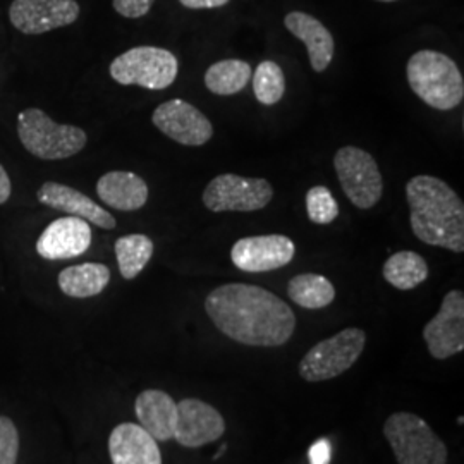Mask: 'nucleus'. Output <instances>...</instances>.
I'll return each instance as SVG.
<instances>
[{"instance_id": "obj_9", "label": "nucleus", "mask_w": 464, "mask_h": 464, "mask_svg": "<svg viewBox=\"0 0 464 464\" xmlns=\"http://www.w3.org/2000/svg\"><path fill=\"white\" fill-rule=\"evenodd\" d=\"M274 198L272 184L260 178L220 174L203 191V203L210 212H256Z\"/></svg>"}, {"instance_id": "obj_31", "label": "nucleus", "mask_w": 464, "mask_h": 464, "mask_svg": "<svg viewBox=\"0 0 464 464\" xmlns=\"http://www.w3.org/2000/svg\"><path fill=\"white\" fill-rule=\"evenodd\" d=\"M188 9H217L229 4V0H179Z\"/></svg>"}, {"instance_id": "obj_25", "label": "nucleus", "mask_w": 464, "mask_h": 464, "mask_svg": "<svg viewBox=\"0 0 464 464\" xmlns=\"http://www.w3.org/2000/svg\"><path fill=\"white\" fill-rule=\"evenodd\" d=\"M153 255V241L145 234H128L116 241L119 272L124 279L131 281L147 266Z\"/></svg>"}, {"instance_id": "obj_13", "label": "nucleus", "mask_w": 464, "mask_h": 464, "mask_svg": "<svg viewBox=\"0 0 464 464\" xmlns=\"http://www.w3.org/2000/svg\"><path fill=\"white\" fill-rule=\"evenodd\" d=\"M80 16L76 0H14L9 17L21 34H42L69 26Z\"/></svg>"}, {"instance_id": "obj_30", "label": "nucleus", "mask_w": 464, "mask_h": 464, "mask_svg": "<svg viewBox=\"0 0 464 464\" xmlns=\"http://www.w3.org/2000/svg\"><path fill=\"white\" fill-rule=\"evenodd\" d=\"M308 458L310 464H329L332 459L331 440L327 439H320L308 450Z\"/></svg>"}, {"instance_id": "obj_17", "label": "nucleus", "mask_w": 464, "mask_h": 464, "mask_svg": "<svg viewBox=\"0 0 464 464\" xmlns=\"http://www.w3.org/2000/svg\"><path fill=\"white\" fill-rule=\"evenodd\" d=\"M112 464H162L157 440L136 423H121L109 437Z\"/></svg>"}, {"instance_id": "obj_18", "label": "nucleus", "mask_w": 464, "mask_h": 464, "mask_svg": "<svg viewBox=\"0 0 464 464\" xmlns=\"http://www.w3.org/2000/svg\"><path fill=\"white\" fill-rule=\"evenodd\" d=\"M287 32L301 40L310 55V64L315 72H324L331 66L335 44L331 32L312 14L293 11L284 17Z\"/></svg>"}, {"instance_id": "obj_4", "label": "nucleus", "mask_w": 464, "mask_h": 464, "mask_svg": "<svg viewBox=\"0 0 464 464\" xmlns=\"http://www.w3.org/2000/svg\"><path fill=\"white\" fill-rule=\"evenodd\" d=\"M17 134L23 147L44 160L69 159L88 141L82 128L57 124L40 109H26L17 116Z\"/></svg>"}, {"instance_id": "obj_11", "label": "nucleus", "mask_w": 464, "mask_h": 464, "mask_svg": "<svg viewBox=\"0 0 464 464\" xmlns=\"http://www.w3.org/2000/svg\"><path fill=\"white\" fill-rule=\"evenodd\" d=\"M423 339L435 360H448L464 349L463 291H449L439 314L423 329Z\"/></svg>"}, {"instance_id": "obj_19", "label": "nucleus", "mask_w": 464, "mask_h": 464, "mask_svg": "<svg viewBox=\"0 0 464 464\" xmlns=\"http://www.w3.org/2000/svg\"><path fill=\"white\" fill-rule=\"evenodd\" d=\"M140 427L149 431L155 440L166 442L174 437L178 421V402L164 391H143L134 402Z\"/></svg>"}, {"instance_id": "obj_15", "label": "nucleus", "mask_w": 464, "mask_h": 464, "mask_svg": "<svg viewBox=\"0 0 464 464\" xmlns=\"http://www.w3.org/2000/svg\"><path fill=\"white\" fill-rule=\"evenodd\" d=\"M92 245V227L80 217H63L50 224L36 241V251L45 260H67L83 255Z\"/></svg>"}, {"instance_id": "obj_26", "label": "nucleus", "mask_w": 464, "mask_h": 464, "mask_svg": "<svg viewBox=\"0 0 464 464\" xmlns=\"http://www.w3.org/2000/svg\"><path fill=\"white\" fill-rule=\"evenodd\" d=\"M253 92L262 105H276L285 93V78L281 66L274 61H264L253 72Z\"/></svg>"}, {"instance_id": "obj_6", "label": "nucleus", "mask_w": 464, "mask_h": 464, "mask_svg": "<svg viewBox=\"0 0 464 464\" xmlns=\"http://www.w3.org/2000/svg\"><path fill=\"white\" fill-rule=\"evenodd\" d=\"M179 72L178 57L160 47H134L116 57L111 76L119 84H136L147 90H166Z\"/></svg>"}, {"instance_id": "obj_2", "label": "nucleus", "mask_w": 464, "mask_h": 464, "mask_svg": "<svg viewBox=\"0 0 464 464\" xmlns=\"http://www.w3.org/2000/svg\"><path fill=\"white\" fill-rule=\"evenodd\" d=\"M413 234L430 246L464 251V205L458 193L439 178L415 176L406 184Z\"/></svg>"}, {"instance_id": "obj_1", "label": "nucleus", "mask_w": 464, "mask_h": 464, "mask_svg": "<svg viewBox=\"0 0 464 464\" xmlns=\"http://www.w3.org/2000/svg\"><path fill=\"white\" fill-rule=\"evenodd\" d=\"M205 312L232 341L258 348H279L296 329L291 306L274 293L251 284H224L205 299Z\"/></svg>"}, {"instance_id": "obj_28", "label": "nucleus", "mask_w": 464, "mask_h": 464, "mask_svg": "<svg viewBox=\"0 0 464 464\" xmlns=\"http://www.w3.org/2000/svg\"><path fill=\"white\" fill-rule=\"evenodd\" d=\"M19 433L11 418L0 416V464H16Z\"/></svg>"}, {"instance_id": "obj_24", "label": "nucleus", "mask_w": 464, "mask_h": 464, "mask_svg": "<svg viewBox=\"0 0 464 464\" xmlns=\"http://www.w3.org/2000/svg\"><path fill=\"white\" fill-rule=\"evenodd\" d=\"M287 295L301 308L322 310L335 299V287L320 274H299L287 284Z\"/></svg>"}, {"instance_id": "obj_29", "label": "nucleus", "mask_w": 464, "mask_h": 464, "mask_svg": "<svg viewBox=\"0 0 464 464\" xmlns=\"http://www.w3.org/2000/svg\"><path fill=\"white\" fill-rule=\"evenodd\" d=\"M153 2L155 0H112L116 13L130 19L147 16Z\"/></svg>"}, {"instance_id": "obj_20", "label": "nucleus", "mask_w": 464, "mask_h": 464, "mask_svg": "<svg viewBox=\"0 0 464 464\" xmlns=\"http://www.w3.org/2000/svg\"><path fill=\"white\" fill-rule=\"evenodd\" d=\"M99 198L114 210L134 212L145 207L149 199V186L128 170H112L103 174L97 183Z\"/></svg>"}, {"instance_id": "obj_8", "label": "nucleus", "mask_w": 464, "mask_h": 464, "mask_svg": "<svg viewBox=\"0 0 464 464\" xmlns=\"http://www.w3.org/2000/svg\"><path fill=\"white\" fill-rule=\"evenodd\" d=\"M334 167L349 201L362 210L375 207L383 193V178L372 153L358 147H343L334 157Z\"/></svg>"}, {"instance_id": "obj_22", "label": "nucleus", "mask_w": 464, "mask_h": 464, "mask_svg": "<svg viewBox=\"0 0 464 464\" xmlns=\"http://www.w3.org/2000/svg\"><path fill=\"white\" fill-rule=\"evenodd\" d=\"M383 279L399 291H410L429 279V266L415 251H399L383 264Z\"/></svg>"}, {"instance_id": "obj_16", "label": "nucleus", "mask_w": 464, "mask_h": 464, "mask_svg": "<svg viewBox=\"0 0 464 464\" xmlns=\"http://www.w3.org/2000/svg\"><path fill=\"white\" fill-rule=\"evenodd\" d=\"M38 199L50 208L66 212L69 216L80 217L100 229H114L116 218L102 208L99 203L88 198L82 191L66 184L45 183L38 189Z\"/></svg>"}, {"instance_id": "obj_21", "label": "nucleus", "mask_w": 464, "mask_h": 464, "mask_svg": "<svg viewBox=\"0 0 464 464\" xmlns=\"http://www.w3.org/2000/svg\"><path fill=\"white\" fill-rule=\"evenodd\" d=\"M111 282V270L103 264L67 266L59 274V287L69 298H92Z\"/></svg>"}, {"instance_id": "obj_7", "label": "nucleus", "mask_w": 464, "mask_h": 464, "mask_svg": "<svg viewBox=\"0 0 464 464\" xmlns=\"http://www.w3.org/2000/svg\"><path fill=\"white\" fill-rule=\"evenodd\" d=\"M366 334L358 327H349L320 341L310 349L301 363L299 375L306 382H325L348 372L365 349Z\"/></svg>"}, {"instance_id": "obj_12", "label": "nucleus", "mask_w": 464, "mask_h": 464, "mask_svg": "<svg viewBox=\"0 0 464 464\" xmlns=\"http://www.w3.org/2000/svg\"><path fill=\"white\" fill-rule=\"evenodd\" d=\"M296 246L282 234L249 236L234 243L231 260L243 272H272L293 262Z\"/></svg>"}, {"instance_id": "obj_33", "label": "nucleus", "mask_w": 464, "mask_h": 464, "mask_svg": "<svg viewBox=\"0 0 464 464\" xmlns=\"http://www.w3.org/2000/svg\"><path fill=\"white\" fill-rule=\"evenodd\" d=\"M379 2H396V0H379Z\"/></svg>"}, {"instance_id": "obj_27", "label": "nucleus", "mask_w": 464, "mask_h": 464, "mask_svg": "<svg viewBox=\"0 0 464 464\" xmlns=\"http://www.w3.org/2000/svg\"><path fill=\"white\" fill-rule=\"evenodd\" d=\"M306 214L314 224L327 226L339 217V205L331 189L325 186H314L306 193Z\"/></svg>"}, {"instance_id": "obj_32", "label": "nucleus", "mask_w": 464, "mask_h": 464, "mask_svg": "<svg viewBox=\"0 0 464 464\" xmlns=\"http://www.w3.org/2000/svg\"><path fill=\"white\" fill-rule=\"evenodd\" d=\"M11 191H13V188H11V179H9V176H7V172H5V169L0 166V205L2 203H5L9 197H11Z\"/></svg>"}, {"instance_id": "obj_3", "label": "nucleus", "mask_w": 464, "mask_h": 464, "mask_svg": "<svg viewBox=\"0 0 464 464\" xmlns=\"http://www.w3.org/2000/svg\"><path fill=\"white\" fill-rule=\"evenodd\" d=\"M408 83L431 109L452 111L464 99V80L458 64L442 52L420 50L406 67Z\"/></svg>"}, {"instance_id": "obj_10", "label": "nucleus", "mask_w": 464, "mask_h": 464, "mask_svg": "<svg viewBox=\"0 0 464 464\" xmlns=\"http://www.w3.org/2000/svg\"><path fill=\"white\" fill-rule=\"evenodd\" d=\"M151 122L159 131L184 147H203L214 136L210 119L181 99L160 103L151 116Z\"/></svg>"}, {"instance_id": "obj_14", "label": "nucleus", "mask_w": 464, "mask_h": 464, "mask_svg": "<svg viewBox=\"0 0 464 464\" xmlns=\"http://www.w3.org/2000/svg\"><path fill=\"white\" fill-rule=\"evenodd\" d=\"M226 431V421L214 406L188 398L178 402L174 437L184 448H201L218 440Z\"/></svg>"}, {"instance_id": "obj_5", "label": "nucleus", "mask_w": 464, "mask_h": 464, "mask_svg": "<svg viewBox=\"0 0 464 464\" xmlns=\"http://www.w3.org/2000/svg\"><path fill=\"white\" fill-rule=\"evenodd\" d=\"M383 435L399 464H448L444 440L420 416L406 411L389 416Z\"/></svg>"}, {"instance_id": "obj_23", "label": "nucleus", "mask_w": 464, "mask_h": 464, "mask_svg": "<svg viewBox=\"0 0 464 464\" xmlns=\"http://www.w3.org/2000/svg\"><path fill=\"white\" fill-rule=\"evenodd\" d=\"M251 80V66L239 59L218 61L207 69L205 86L220 97H231L243 92Z\"/></svg>"}]
</instances>
